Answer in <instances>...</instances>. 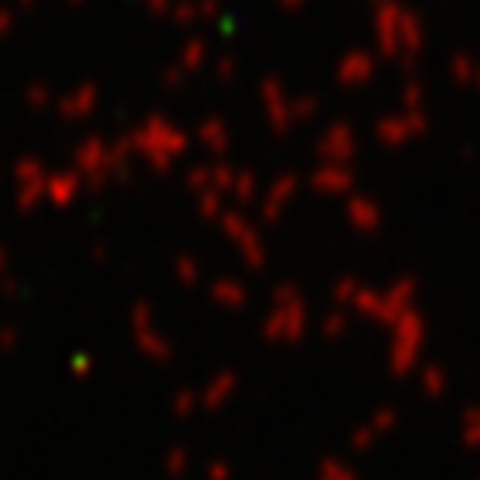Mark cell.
I'll use <instances>...</instances> for the list:
<instances>
[]
</instances>
